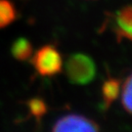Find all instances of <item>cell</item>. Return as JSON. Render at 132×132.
<instances>
[{"label":"cell","instance_id":"cell-1","mask_svg":"<svg viewBox=\"0 0 132 132\" xmlns=\"http://www.w3.org/2000/svg\"><path fill=\"white\" fill-rule=\"evenodd\" d=\"M69 81L72 84L86 85L94 80L96 65L90 56L82 53L72 54L69 57L65 66Z\"/></svg>","mask_w":132,"mask_h":132},{"label":"cell","instance_id":"cell-2","mask_svg":"<svg viewBox=\"0 0 132 132\" xmlns=\"http://www.w3.org/2000/svg\"><path fill=\"white\" fill-rule=\"evenodd\" d=\"M31 57V63L40 76H53L62 71L61 54L52 45L42 46Z\"/></svg>","mask_w":132,"mask_h":132},{"label":"cell","instance_id":"cell-3","mask_svg":"<svg viewBox=\"0 0 132 132\" xmlns=\"http://www.w3.org/2000/svg\"><path fill=\"white\" fill-rule=\"evenodd\" d=\"M100 129L97 123L80 114H68L59 118L54 123L52 130L54 132L71 131H98Z\"/></svg>","mask_w":132,"mask_h":132},{"label":"cell","instance_id":"cell-4","mask_svg":"<svg viewBox=\"0 0 132 132\" xmlns=\"http://www.w3.org/2000/svg\"><path fill=\"white\" fill-rule=\"evenodd\" d=\"M113 30L118 39L126 38L132 41V6H125L117 13Z\"/></svg>","mask_w":132,"mask_h":132},{"label":"cell","instance_id":"cell-5","mask_svg":"<svg viewBox=\"0 0 132 132\" xmlns=\"http://www.w3.org/2000/svg\"><path fill=\"white\" fill-rule=\"evenodd\" d=\"M120 81L117 78L110 77L105 81L102 86V98L104 107L108 109L118 99L120 92Z\"/></svg>","mask_w":132,"mask_h":132},{"label":"cell","instance_id":"cell-6","mask_svg":"<svg viewBox=\"0 0 132 132\" xmlns=\"http://www.w3.org/2000/svg\"><path fill=\"white\" fill-rule=\"evenodd\" d=\"M11 53L16 60L24 62L29 60L33 54L32 44L28 38L20 37L16 39L11 47Z\"/></svg>","mask_w":132,"mask_h":132},{"label":"cell","instance_id":"cell-7","mask_svg":"<svg viewBox=\"0 0 132 132\" xmlns=\"http://www.w3.org/2000/svg\"><path fill=\"white\" fill-rule=\"evenodd\" d=\"M17 18V11L10 0H0V28L8 27Z\"/></svg>","mask_w":132,"mask_h":132},{"label":"cell","instance_id":"cell-8","mask_svg":"<svg viewBox=\"0 0 132 132\" xmlns=\"http://www.w3.org/2000/svg\"><path fill=\"white\" fill-rule=\"evenodd\" d=\"M29 114L33 117L36 120H40L47 113L48 108L45 101L39 97L31 98L27 102Z\"/></svg>","mask_w":132,"mask_h":132},{"label":"cell","instance_id":"cell-9","mask_svg":"<svg viewBox=\"0 0 132 132\" xmlns=\"http://www.w3.org/2000/svg\"><path fill=\"white\" fill-rule=\"evenodd\" d=\"M121 103L125 111L132 114V75L125 80L122 85Z\"/></svg>","mask_w":132,"mask_h":132}]
</instances>
